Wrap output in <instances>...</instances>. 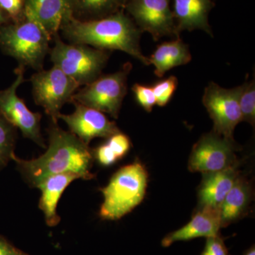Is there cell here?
Segmentation results:
<instances>
[{"label": "cell", "mask_w": 255, "mask_h": 255, "mask_svg": "<svg viewBox=\"0 0 255 255\" xmlns=\"http://www.w3.org/2000/svg\"><path fill=\"white\" fill-rule=\"evenodd\" d=\"M48 145L44 154L31 159L13 155L18 172L25 182L36 187L42 181L55 174L75 173L85 180L93 179V151L71 132L51 122L48 128Z\"/></svg>", "instance_id": "cell-1"}, {"label": "cell", "mask_w": 255, "mask_h": 255, "mask_svg": "<svg viewBox=\"0 0 255 255\" xmlns=\"http://www.w3.org/2000/svg\"><path fill=\"white\" fill-rule=\"evenodd\" d=\"M60 31L70 43L83 44L108 50H120L149 65L140 46L142 31L123 11L107 17L80 21L70 15L62 23Z\"/></svg>", "instance_id": "cell-2"}, {"label": "cell", "mask_w": 255, "mask_h": 255, "mask_svg": "<svg viewBox=\"0 0 255 255\" xmlns=\"http://www.w3.org/2000/svg\"><path fill=\"white\" fill-rule=\"evenodd\" d=\"M50 41L47 32L25 15L21 21L0 26V50L23 68L42 70Z\"/></svg>", "instance_id": "cell-3"}, {"label": "cell", "mask_w": 255, "mask_h": 255, "mask_svg": "<svg viewBox=\"0 0 255 255\" xmlns=\"http://www.w3.org/2000/svg\"><path fill=\"white\" fill-rule=\"evenodd\" d=\"M147 171L138 162L119 169L105 187L101 189L104 202L100 216L103 220L117 221L138 206L145 197Z\"/></svg>", "instance_id": "cell-4"}, {"label": "cell", "mask_w": 255, "mask_h": 255, "mask_svg": "<svg viewBox=\"0 0 255 255\" xmlns=\"http://www.w3.org/2000/svg\"><path fill=\"white\" fill-rule=\"evenodd\" d=\"M53 40L54 46L49 51L52 63L80 86L91 83L102 75L110 59V51L87 45L66 43L59 35Z\"/></svg>", "instance_id": "cell-5"}, {"label": "cell", "mask_w": 255, "mask_h": 255, "mask_svg": "<svg viewBox=\"0 0 255 255\" xmlns=\"http://www.w3.org/2000/svg\"><path fill=\"white\" fill-rule=\"evenodd\" d=\"M132 64L127 63L114 73L101 75L75 92L70 103L77 102L118 119L128 92V78Z\"/></svg>", "instance_id": "cell-6"}, {"label": "cell", "mask_w": 255, "mask_h": 255, "mask_svg": "<svg viewBox=\"0 0 255 255\" xmlns=\"http://www.w3.org/2000/svg\"><path fill=\"white\" fill-rule=\"evenodd\" d=\"M30 82L35 104L41 106L54 123H58L60 110L65 104L71 102L80 87L55 65L49 70H38L32 75Z\"/></svg>", "instance_id": "cell-7"}, {"label": "cell", "mask_w": 255, "mask_h": 255, "mask_svg": "<svg viewBox=\"0 0 255 255\" xmlns=\"http://www.w3.org/2000/svg\"><path fill=\"white\" fill-rule=\"evenodd\" d=\"M24 73L25 68L18 65L14 70V81L8 88L0 91V112L23 137L45 148L46 145L41 131V114L28 110L24 101L16 93L25 82Z\"/></svg>", "instance_id": "cell-8"}, {"label": "cell", "mask_w": 255, "mask_h": 255, "mask_svg": "<svg viewBox=\"0 0 255 255\" xmlns=\"http://www.w3.org/2000/svg\"><path fill=\"white\" fill-rule=\"evenodd\" d=\"M242 85L223 88L214 82L206 87L203 105L214 122L213 131L226 138L233 139L235 128L243 122L239 99Z\"/></svg>", "instance_id": "cell-9"}, {"label": "cell", "mask_w": 255, "mask_h": 255, "mask_svg": "<svg viewBox=\"0 0 255 255\" xmlns=\"http://www.w3.org/2000/svg\"><path fill=\"white\" fill-rule=\"evenodd\" d=\"M171 0H127L125 9L137 27L154 41L162 37L180 38L176 31Z\"/></svg>", "instance_id": "cell-10"}, {"label": "cell", "mask_w": 255, "mask_h": 255, "mask_svg": "<svg viewBox=\"0 0 255 255\" xmlns=\"http://www.w3.org/2000/svg\"><path fill=\"white\" fill-rule=\"evenodd\" d=\"M236 149L234 140L214 131L206 134L193 147L189 157V170L211 173L236 165Z\"/></svg>", "instance_id": "cell-11"}, {"label": "cell", "mask_w": 255, "mask_h": 255, "mask_svg": "<svg viewBox=\"0 0 255 255\" xmlns=\"http://www.w3.org/2000/svg\"><path fill=\"white\" fill-rule=\"evenodd\" d=\"M73 104L75 107L73 113L60 114L58 120L60 119L65 122L69 131L76 135L84 143L89 145L93 139L109 138L120 131L117 124L110 121L100 111L77 102Z\"/></svg>", "instance_id": "cell-12"}, {"label": "cell", "mask_w": 255, "mask_h": 255, "mask_svg": "<svg viewBox=\"0 0 255 255\" xmlns=\"http://www.w3.org/2000/svg\"><path fill=\"white\" fill-rule=\"evenodd\" d=\"M71 0H24V15L36 21L51 40L59 35L64 20L72 14Z\"/></svg>", "instance_id": "cell-13"}, {"label": "cell", "mask_w": 255, "mask_h": 255, "mask_svg": "<svg viewBox=\"0 0 255 255\" xmlns=\"http://www.w3.org/2000/svg\"><path fill=\"white\" fill-rule=\"evenodd\" d=\"M221 228L220 209L201 207L185 226L167 234L161 242L167 248L178 241H189L197 238L219 236Z\"/></svg>", "instance_id": "cell-14"}, {"label": "cell", "mask_w": 255, "mask_h": 255, "mask_svg": "<svg viewBox=\"0 0 255 255\" xmlns=\"http://www.w3.org/2000/svg\"><path fill=\"white\" fill-rule=\"evenodd\" d=\"M214 0H173V12L177 34L184 31L202 30L213 36L209 22L210 11L214 7Z\"/></svg>", "instance_id": "cell-15"}, {"label": "cell", "mask_w": 255, "mask_h": 255, "mask_svg": "<svg viewBox=\"0 0 255 255\" xmlns=\"http://www.w3.org/2000/svg\"><path fill=\"white\" fill-rule=\"evenodd\" d=\"M79 179H81L80 176L71 172L55 174L46 178L36 187L41 191L38 206L44 215L48 227H55L59 224L60 218L57 213L58 202L67 187Z\"/></svg>", "instance_id": "cell-16"}, {"label": "cell", "mask_w": 255, "mask_h": 255, "mask_svg": "<svg viewBox=\"0 0 255 255\" xmlns=\"http://www.w3.org/2000/svg\"><path fill=\"white\" fill-rule=\"evenodd\" d=\"M239 176L237 164L219 172L204 174L199 191L201 207L220 209Z\"/></svg>", "instance_id": "cell-17"}, {"label": "cell", "mask_w": 255, "mask_h": 255, "mask_svg": "<svg viewBox=\"0 0 255 255\" xmlns=\"http://www.w3.org/2000/svg\"><path fill=\"white\" fill-rule=\"evenodd\" d=\"M148 59L156 76L162 78L171 69L190 63L191 54L189 46L179 38L159 45Z\"/></svg>", "instance_id": "cell-18"}, {"label": "cell", "mask_w": 255, "mask_h": 255, "mask_svg": "<svg viewBox=\"0 0 255 255\" xmlns=\"http://www.w3.org/2000/svg\"><path fill=\"white\" fill-rule=\"evenodd\" d=\"M251 198L252 189L249 182L239 176L220 207L221 228L227 227L241 219L246 214Z\"/></svg>", "instance_id": "cell-19"}, {"label": "cell", "mask_w": 255, "mask_h": 255, "mask_svg": "<svg viewBox=\"0 0 255 255\" xmlns=\"http://www.w3.org/2000/svg\"><path fill=\"white\" fill-rule=\"evenodd\" d=\"M127 0H71L73 16L80 21L107 17L125 9Z\"/></svg>", "instance_id": "cell-20"}, {"label": "cell", "mask_w": 255, "mask_h": 255, "mask_svg": "<svg viewBox=\"0 0 255 255\" xmlns=\"http://www.w3.org/2000/svg\"><path fill=\"white\" fill-rule=\"evenodd\" d=\"M16 130L0 112V171L7 165L15 154Z\"/></svg>", "instance_id": "cell-21"}, {"label": "cell", "mask_w": 255, "mask_h": 255, "mask_svg": "<svg viewBox=\"0 0 255 255\" xmlns=\"http://www.w3.org/2000/svg\"><path fill=\"white\" fill-rule=\"evenodd\" d=\"M242 118L254 127L255 124V80L246 81L242 85L239 99Z\"/></svg>", "instance_id": "cell-22"}, {"label": "cell", "mask_w": 255, "mask_h": 255, "mask_svg": "<svg viewBox=\"0 0 255 255\" xmlns=\"http://www.w3.org/2000/svg\"><path fill=\"white\" fill-rule=\"evenodd\" d=\"M178 79L174 75L161 80L152 87L156 99V105L164 107L169 103L177 90Z\"/></svg>", "instance_id": "cell-23"}, {"label": "cell", "mask_w": 255, "mask_h": 255, "mask_svg": "<svg viewBox=\"0 0 255 255\" xmlns=\"http://www.w3.org/2000/svg\"><path fill=\"white\" fill-rule=\"evenodd\" d=\"M132 91L140 107L147 112H152L156 105L155 96L152 87L136 83L132 87Z\"/></svg>", "instance_id": "cell-24"}, {"label": "cell", "mask_w": 255, "mask_h": 255, "mask_svg": "<svg viewBox=\"0 0 255 255\" xmlns=\"http://www.w3.org/2000/svg\"><path fill=\"white\" fill-rule=\"evenodd\" d=\"M107 139L108 140L107 143L110 146L118 159L123 158L130 150V145H131L130 139L123 132L121 131L117 132Z\"/></svg>", "instance_id": "cell-25"}, {"label": "cell", "mask_w": 255, "mask_h": 255, "mask_svg": "<svg viewBox=\"0 0 255 255\" xmlns=\"http://www.w3.org/2000/svg\"><path fill=\"white\" fill-rule=\"evenodd\" d=\"M0 9L11 22H17L24 17V0H0Z\"/></svg>", "instance_id": "cell-26"}, {"label": "cell", "mask_w": 255, "mask_h": 255, "mask_svg": "<svg viewBox=\"0 0 255 255\" xmlns=\"http://www.w3.org/2000/svg\"><path fill=\"white\" fill-rule=\"evenodd\" d=\"M200 255H231L222 238L219 236L207 238L204 251Z\"/></svg>", "instance_id": "cell-27"}, {"label": "cell", "mask_w": 255, "mask_h": 255, "mask_svg": "<svg viewBox=\"0 0 255 255\" xmlns=\"http://www.w3.org/2000/svg\"><path fill=\"white\" fill-rule=\"evenodd\" d=\"M93 155L94 157L98 161L99 163L105 167L113 165L119 160L107 142L95 149V151H93Z\"/></svg>", "instance_id": "cell-28"}, {"label": "cell", "mask_w": 255, "mask_h": 255, "mask_svg": "<svg viewBox=\"0 0 255 255\" xmlns=\"http://www.w3.org/2000/svg\"><path fill=\"white\" fill-rule=\"evenodd\" d=\"M0 255H29L10 243L0 235Z\"/></svg>", "instance_id": "cell-29"}, {"label": "cell", "mask_w": 255, "mask_h": 255, "mask_svg": "<svg viewBox=\"0 0 255 255\" xmlns=\"http://www.w3.org/2000/svg\"><path fill=\"white\" fill-rule=\"evenodd\" d=\"M9 22H11L10 18L8 17L7 15L5 14L2 10L0 9V26H2V25Z\"/></svg>", "instance_id": "cell-30"}, {"label": "cell", "mask_w": 255, "mask_h": 255, "mask_svg": "<svg viewBox=\"0 0 255 255\" xmlns=\"http://www.w3.org/2000/svg\"><path fill=\"white\" fill-rule=\"evenodd\" d=\"M255 255V246H252L250 249L245 252L244 255Z\"/></svg>", "instance_id": "cell-31"}]
</instances>
